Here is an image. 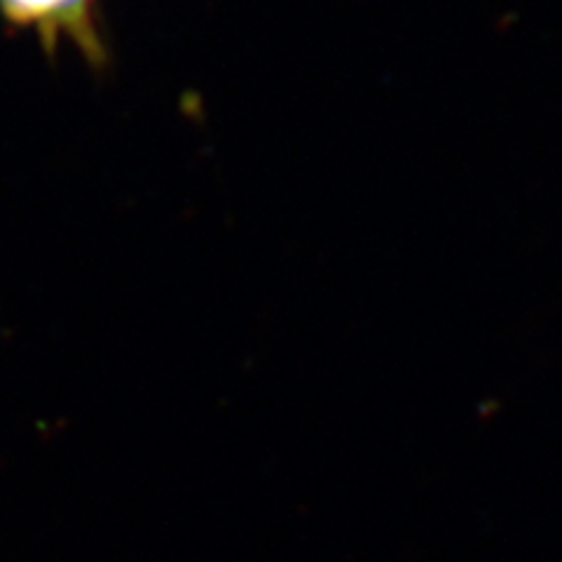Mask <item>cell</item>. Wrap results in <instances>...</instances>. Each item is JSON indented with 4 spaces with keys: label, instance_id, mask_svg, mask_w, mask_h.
I'll return each instance as SVG.
<instances>
[{
    "label": "cell",
    "instance_id": "1",
    "mask_svg": "<svg viewBox=\"0 0 562 562\" xmlns=\"http://www.w3.org/2000/svg\"><path fill=\"white\" fill-rule=\"evenodd\" d=\"M0 14L14 26L31 29L47 49L70 43L92 64L105 59L97 0H0Z\"/></svg>",
    "mask_w": 562,
    "mask_h": 562
}]
</instances>
